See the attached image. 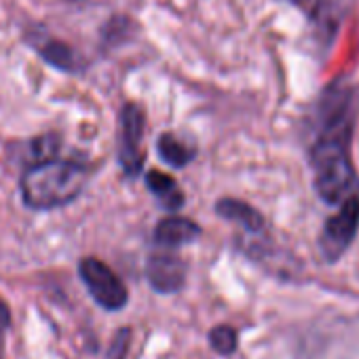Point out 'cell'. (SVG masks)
I'll return each instance as SVG.
<instances>
[{
    "instance_id": "obj_1",
    "label": "cell",
    "mask_w": 359,
    "mask_h": 359,
    "mask_svg": "<svg viewBox=\"0 0 359 359\" xmlns=\"http://www.w3.org/2000/svg\"><path fill=\"white\" fill-rule=\"evenodd\" d=\"M323 125L311 148V163L315 171V191L330 203L340 205L351 195H357L359 177L351 161V95L340 102L332 100Z\"/></svg>"
},
{
    "instance_id": "obj_2",
    "label": "cell",
    "mask_w": 359,
    "mask_h": 359,
    "mask_svg": "<svg viewBox=\"0 0 359 359\" xmlns=\"http://www.w3.org/2000/svg\"><path fill=\"white\" fill-rule=\"evenodd\" d=\"M89 171L76 161L45 158L22 177V197L32 210H53L74 201L87 187Z\"/></svg>"
},
{
    "instance_id": "obj_3",
    "label": "cell",
    "mask_w": 359,
    "mask_h": 359,
    "mask_svg": "<svg viewBox=\"0 0 359 359\" xmlns=\"http://www.w3.org/2000/svg\"><path fill=\"white\" fill-rule=\"evenodd\" d=\"M79 273L93 300L106 311H121L127 304V287L106 262L97 258H85L79 264Z\"/></svg>"
},
{
    "instance_id": "obj_4",
    "label": "cell",
    "mask_w": 359,
    "mask_h": 359,
    "mask_svg": "<svg viewBox=\"0 0 359 359\" xmlns=\"http://www.w3.org/2000/svg\"><path fill=\"white\" fill-rule=\"evenodd\" d=\"M357 231H359V195H351L340 203L338 212L332 218H327L321 231L319 248L325 260L330 262L338 260L353 243Z\"/></svg>"
},
{
    "instance_id": "obj_5",
    "label": "cell",
    "mask_w": 359,
    "mask_h": 359,
    "mask_svg": "<svg viewBox=\"0 0 359 359\" xmlns=\"http://www.w3.org/2000/svg\"><path fill=\"white\" fill-rule=\"evenodd\" d=\"M142 137H144V112L127 104L121 112V148L118 161L127 175H135L142 169L144 154H142Z\"/></svg>"
},
{
    "instance_id": "obj_6",
    "label": "cell",
    "mask_w": 359,
    "mask_h": 359,
    "mask_svg": "<svg viewBox=\"0 0 359 359\" xmlns=\"http://www.w3.org/2000/svg\"><path fill=\"white\" fill-rule=\"evenodd\" d=\"M146 279L158 294H173L184 287L187 264L173 254H152L146 262Z\"/></svg>"
},
{
    "instance_id": "obj_7",
    "label": "cell",
    "mask_w": 359,
    "mask_h": 359,
    "mask_svg": "<svg viewBox=\"0 0 359 359\" xmlns=\"http://www.w3.org/2000/svg\"><path fill=\"white\" fill-rule=\"evenodd\" d=\"M201 235V229L187 218H165L158 222V226L154 229V241L163 248H180L197 241V237Z\"/></svg>"
},
{
    "instance_id": "obj_8",
    "label": "cell",
    "mask_w": 359,
    "mask_h": 359,
    "mask_svg": "<svg viewBox=\"0 0 359 359\" xmlns=\"http://www.w3.org/2000/svg\"><path fill=\"white\" fill-rule=\"evenodd\" d=\"M216 212L231 220V222H237L241 224L245 231L250 233H260L264 229V218L260 216V212H256L252 205L243 203V201H237V199H222L216 208Z\"/></svg>"
},
{
    "instance_id": "obj_9",
    "label": "cell",
    "mask_w": 359,
    "mask_h": 359,
    "mask_svg": "<svg viewBox=\"0 0 359 359\" xmlns=\"http://www.w3.org/2000/svg\"><path fill=\"white\" fill-rule=\"evenodd\" d=\"M146 184L150 189V193L158 199V203L167 210H177L182 208L184 203V195L180 191L177 182L167 175V173H161V171H150L146 175Z\"/></svg>"
},
{
    "instance_id": "obj_10",
    "label": "cell",
    "mask_w": 359,
    "mask_h": 359,
    "mask_svg": "<svg viewBox=\"0 0 359 359\" xmlns=\"http://www.w3.org/2000/svg\"><path fill=\"white\" fill-rule=\"evenodd\" d=\"M156 150L161 154V158L180 169V167H184L191 158H193V150L189 148V144H184L182 140H177L173 133H163L158 137V144H156Z\"/></svg>"
},
{
    "instance_id": "obj_11",
    "label": "cell",
    "mask_w": 359,
    "mask_h": 359,
    "mask_svg": "<svg viewBox=\"0 0 359 359\" xmlns=\"http://www.w3.org/2000/svg\"><path fill=\"white\" fill-rule=\"evenodd\" d=\"M41 55L49 64H53L62 70H74V53L64 43H57V41L47 43L45 47H41Z\"/></svg>"
},
{
    "instance_id": "obj_12",
    "label": "cell",
    "mask_w": 359,
    "mask_h": 359,
    "mask_svg": "<svg viewBox=\"0 0 359 359\" xmlns=\"http://www.w3.org/2000/svg\"><path fill=\"white\" fill-rule=\"evenodd\" d=\"M210 342L220 355H231L237 348V332L231 325H218L210 334Z\"/></svg>"
},
{
    "instance_id": "obj_13",
    "label": "cell",
    "mask_w": 359,
    "mask_h": 359,
    "mask_svg": "<svg viewBox=\"0 0 359 359\" xmlns=\"http://www.w3.org/2000/svg\"><path fill=\"white\" fill-rule=\"evenodd\" d=\"M129 346V330H118L114 342H112V351L108 355V359H123Z\"/></svg>"
},
{
    "instance_id": "obj_14",
    "label": "cell",
    "mask_w": 359,
    "mask_h": 359,
    "mask_svg": "<svg viewBox=\"0 0 359 359\" xmlns=\"http://www.w3.org/2000/svg\"><path fill=\"white\" fill-rule=\"evenodd\" d=\"M9 321H11V313H9V306H7V302L0 298V327H7L9 325Z\"/></svg>"
}]
</instances>
